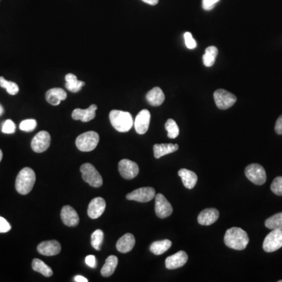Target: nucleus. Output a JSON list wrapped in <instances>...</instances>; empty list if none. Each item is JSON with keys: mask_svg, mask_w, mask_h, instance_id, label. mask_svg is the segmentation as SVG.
<instances>
[{"mask_svg": "<svg viewBox=\"0 0 282 282\" xmlns=\"http://www.w3.org/2000/svg\"><path fill=\"white\" fill-rule=\"evenodd\" d=\"M249 242V236L243 229L231 227L226 230L224 235V243L230 249L244 250Z\"/></svg>", "mask_w": 282, "mask_h": 282, "instance_id": "f257e3e1", "label": "nucleus"}, {"mask_svg": "<svg viewBox=\"0 0 282 282\" xmlns=\"http://www.w3.org/2000/svg\"><path fill=\"white\" fill-rule=\"evenodd\" d=\"M109 119L112 127L120 133L128 132L134 125L132 115L130 112L112 110L110 112Z\"/></svg>", "mask_w": 282, "mask_h": 282, "instance_id": "f03ea898", "label": "nucleus"}, {"mask_svg": "<svg viewBox=\"0 0 282 282\" xmlns=\"http://www.w3.org/2000/svg\"><path fill=\"white\" fill-rule=\"evenodd\" d=\"M35 183V173L31 168L21 169L16 179V190L21 195H27L32 191Z\"/></svg>", "mask_w": 282, "mask_h": 282, "instance_id": "7ed1b4c3", "label": "nucleus"}, {"mask_svg": "<svg viewBox=\"0 0 282 282\" xmlns=\"http://www.w3.org/2000/svg\"><path fill=\"white\" fill-rule=\"evenodd\" d=\"M100 141V137L94 131H89L81 134L77 138L75 144L78 150L83 152H89L97 147Z\"/></svg>", "mask_w": 282, "mask_h": 282, "instance_id": "20e7f679", "label": "nucleus"}, {"mask_svg": "<svg viewBox=\"0 0 282 282\" xmlns=\"http://www.w3.org/2000/svg\"><path fill=\"white\" fill-rule=\"evenodd\" d=\"M82 179L85 182L94 188H99L103 184V179L98 171L93 165L85 163L80 167Z\"/></svg>", "mask_w": 282, "mask_h": 282, "instance_id": "39448f33", "label": "nucleus"}, {"mask_svg": "<svg viewBox=\"0 0 282 282\" xmlns=\"http://www.w3.org/2000/svg\"><path fill=\"white\" fill-rule=\"evenodd\" d=\"M245 176L256 185H263L267 180L265 169L259 164H251L245 168Z\"/></svg>", "mask_w": 282, "mask_h": 282, "instance_id": "423d86ee", "label": "nucleus"}, {"mask_svg": "<svg viewBox=\"0 0 282 282\" xmlns=\"http://www.w3.org/2000/svg\"><path fill=\"white\" fill-rule=\"evenodd\" d=\"M213 97L217 108L221 110H226L231 108L237 101L235 95L223 89H216L214 93Z\"/></svg>", "mask_w": 282, "mask_h": 282, "instance_id": "0eeeda50", "label": "nucleus"}, {"mask_svg": "<svg viewBox=\"0 0 282 282\" xmlns=\"http://www.w3.org/2000/svg\"><path fill=\"white\" fill-rule=\"evenodd\" d=\"M282 247V230H271L267 235L263 244V248L267 253H273Z\"/></svg>", "mask_w": 282, "mask_h": 282, "instance_id": "6e6552de", "label": "nucleus"}, {"mask_svg": "<svg viewBox=\"0 0 282 282\" xmlns=\"http://www.w3.org/2000/svg\"><path fill=\"white\" fill-rule=\"evenodd\" d=\"M155 197V190L153 188H141L134 190L127 195L128 200L136 201L138 203H148Z\"/></svg>", "mask_w": 282, "mask_h": 282, "instance_id": "1a4fd4ad", "label": "nucleus"}, {"mask_svg": "<svg viewBox=\"0 0 282 282\" xmlns=\"http://www.w3.org/2000/svg\"><path fill=\"white\" fill-rule=\"evenodd\" d=\"M50 134L47 131H40L34 137L32 141V150L36 153H43L49 148L50 145Z\"/></svg>", "mask_w": 282, "mask_h": 282, "instance_id": "9d476101", "label": "nucleus"}, {"mask_svg": "<svg viewBox=\"0 0 282 282\" xmlns=\"http://www.w3.org/2000/svg\"><path fill=\"white\" fill-rule=\"evenodd\" d=\"M119 171L123 178L132 180L139 173V166L131 160L123 159L119 162Z\"/></svg>", "mask_w": 282, "mask_h": 282, "instance_id": "9b49d317", "label": "nucleus"}, {"mask_svg": "<svg viewBox=\"0 0 282 282\" xmlns=\"http://www.w3.org/2000/svg\"><path fill=\"white\" fill-rule=\"evenodd\" d=\"M155 213L161 219H165L173 213V207L162 194L155 195Z\"/></svg>", "mask_w": 282, "mask_h": 282, "instance_id": "f8f14e48", "label": "nucleus"}, {"mask_svg": "<svg viewBox=\"0 0 282 282\" xmlns=\"http://www.w3.org/2000/svg\"><path fill=\"white\" fill-rule=\"evenodd\" d=\"M150 122V113L148 110L143 109L138 113L134 122V127L138 134H146Z\"/></svg>", "mask_w": 282, "mask_h": 282, "instance_id": "ddd939ff", "label": "nucleus"}, {"mask_svg": "<svg viewBox=\"0 0 282 282\" xmlns=\"http://www.w3.org/2000/svg\"><path fill=\"white\" fill-rule=\"evenodd\" d=\"M37 250L43 256H52L59 254L62 250L61 244L58 241H45L37 246Z\"/></svg>", "mask_w": 282, "mask_h": 282, "instance_id": "4468645a", "label": "nucleus"}, {"mask_svg": "<svg viewBox=\"0 0 282 282\" xmlns=\"http://www.w3.org/2000/svg\"><path fill=\"white\" fill-rule=\"evenodd\" d=\"M188 260V254L184 251H180L178 253H175L166 258L165 268L169 270L177 269L185 265Z\"/></svg>", "mask_w": 282, "mask_h": 282, "instance_id": "2eb2a0df", "label": "nucleus"}, {"mask_svg": "<svg viewBox=\"0 0 282 282\" xmlns=\"http://www.w3.org/2000/svg\"><path fill=\"white\" fill-rule=\"evenodd\" d=\"M106 209V202L103 198L93 199L88 206V215L91 219H97L104 213Z\"/></svg>", "mask_w": 282, "mask_h": 282, "instance_id": "dca6fc26", "label": "nucleus"}, {"mask_svg": "<svg viewBox=\"0 0 282 282\" xmlns=\"http://www.w3.org/2000/svg\"><path fill=\"white\" fill-rule=\"evenodd\" d=\"M97 110V106L96 104H92L86 109H80V108L74 109L71 116L74 120H80L83 123H87L94 119Z\"/></svg>", "mask_w": 282, "mask_h": 282, "instance_id": "f3484780", "label": "nucleus"}, {"mask_svg": "<svg viewBox=\"0 0 282 282\" xmlns=\"http://www.w3.org/2000/svg\"><path fill=\"white\" fill-rule=\"evenodd\" d=\"M61 216L63 223L66 226H76L79 223V217L77 212L70 206H64L61 212Z\"/></svg>", "mask_w": 282, "mask_h": 282, "instance_id": "a211bd4d", "label": "nucleus"}, {"mask_svg": "<svg viewBox=\"0 0 282 282\" xmlns=\"http://www.w3.org/2000/svg\"><path fill=\"white\" fill-rule=\"evenodd\" d=\"M219 212L215 209H206L199 213L198 222L199 224L210 226L219 219Z\"/></svg>", "mask_w": 282, "mask_h": 282, "instance_id": "6ab92c4d", "label": "nucleus"}, {"mask_svg": "<svg viewBox=\"0 0 282 282\" xmlns=\"http://www.w3.org/2000/svg\"><path fill=\"white\" fill-rule=\"evenodd\" d=\"M67 98V93L62 88H53L46 93V100L51 105L58 106Z\"/></svg>", "mask_w": 282, "mask_h": 282, "instance_id": "aec40b11", "label": "nucleus"}, {"mask_svg": "<svg viewBox=\"0 0 282 282\" xmlns=\"http://www.w3.org/2000/svg\"><path fill=\"white\" fill-rule=\"evenodd\" d=\"M135 243L134 236L132 234H126L119 238L116 244V248L119 253H127L133 250Z\"/></svg>", "mask_w": 282, "mask_h": 282, "instance_id": "412c9836", "label": "nucleus"}, {"mask_svg": "<svg viewBox=\"0 0 282 282\" xmlns=\"http://www.w3.org/2000/svg\"><path fill=\"white\" fill-rule=\"evenodd\" d=\"M178 175L182 179L184 187L188 189H193L198 182V176L192 171L187 169H181L179 170Z\"/></svg>", "mask_w": 282, "mask_h": 282, "instance_id": "4be33fe9", "label": "nucleus"}, {"mask_svg": "<svg viewBox=\"0 0 282 282\" xmlns=\"http://www.w3.org/2000/svg\"><path fill=\"white\" fill-rule=\"evenodd\" d=\"M146 100L150 105L158 107L163 104L165 94L159 87H154L147 93Z\"/></svg>", "mask_w": 282, "mask_h": 282, "instance_id": "5701e85b", "label": "nucleus"}, {"mask_svg": "<svg viewBox=\"0 0 282 282\" xmlns=\"http://www.w3.org/2000/svg\"><path fill=\"white\" fill-rule=\"evenodd\" d=\"M65 81H66L65 87L69 89V91L72 92V93H77V92L80 91L82 86L85 85V82L83 81H80L77 78L76 75H74V74H71V73L66 74Z\"/></svg>", "mask_w": 282, "mask_h": 282, "instance_id": "b1692460", "label": "nucleus"}, {"mask_svg": "<svg viewBox=\"0 0 282 282\" xmlns=\"http://www.w3.org/2000/svg\"><path fill=\"white\" fill-rule=\"evenodd\" d=\"M154 154L156 158H160L162 156L175 152L178 150V144L173 143H162V144L154 145Z\"/></svg>", "mask_w": 282, "mask_h": 282, "instance_id": "393cba45", "label": "nucleus"}, {"mask_svg": "<svg viewBox=\"0 0 282 282\" xmlns=\"http://www.w3.org/2000/svg\"><path fill=\"white\" fill-rule=\"evenodd\" d=\"M171 246H172V241L170 240H162V241L153 242L150 245V250L153 254L159 256V255L163 254L166 251L169 250Z\"/></svg>", "mask_w": 282, "mask_h": 282, "instance_id": "a878e982", "label": "nucleus"}, {"mask_svg": "<svg viewBox=\"0 0 282 282\" xmlns=\"http://www.w3.org/2000/svg\"><path fill=\"white\" fill-rule=\"evenodd\" d=\"M118 263H119V260H118L117 256H108L106 260L105 264L103 266L102 269L100 271L102 276L110 277L113 275L115 269L117 268Z\"/></svg>", "mask_w": 282, "mask_h": 282, "instance_id": "bb28decb", "label": "nucleus"}, {"mask_svg": "<svg viewBox=\"0 0 282 282\" xmlns=\"http://www.w3.org/2000/svg\"><path fill=\"white\" fill-rule=\"evenodd\" d=\"M32 269L36 272L42 274L45 277H51L53 275V271L51 268L39 259H34L32 264Z\"/></svg>", "mask_w": 282, "mask_h": 282, "instance_id": "cd10ccee", "label": "nucleus"}, {"mask_svg": "<svg viewBox=\"0 0 282 282\" xmlns=\"http://www.w3.org/2000/svg\"><path fill=\"white\" fill-rule=\"evenodd\" d=\"M218 49L214 46L206 48V53L203 57V63L206 67H211L215 63V58L217 56Z\"/></svg>", "mask_w": 282, "mask_h": 282, "instance_id": "c85d7f7f", "label": "nucleus"}, {"mask_svg": "<svg viewBox=\"0 0 282 282\" xmlns=\"http://www.w3.org/2000/svg\"><path fill=\"white\" fill-rule=\"evenodd\" d=\"M265 226L271 230H282V212L275 214L265 221Z\"/></svg>", "mask_w": 282, "mask_h": 282, "instance_id": "c756f323", "label": "nucleus"}, {"mask_svg": "<svg viewBox=\"0 0 282 282\" xmlns=\"http://www.w3.org/2000/svg\"><path fill=\"white\" fill-rule=\"evenodd\" d=\"M165 130H167L168 138L170 139H175L178 137L180 134L178 126L173 119H168L165 125Z\"/></svg>", "mask_w": 282, "mask_h": 282, "instance_id": "7c9ffc66", "label": "nucleus"}, {"mask_svg": "<svg viewBox=\"0 0 282 282\" xmlns=\"http://www.w3.org/2000/svg\"><path fill=\"white\" fill-rule=\"evenodd\" d=\"M0 86L6 89L9 94L16 95L19 92V86L17 83L5 79L4 77H0Z\"/></svg>", "mask_w": 282, "mask_h": 282, "instance_id": "2f4dec72", "label": "nucleus"}, {"mask_svg": "<svg viewBox=\"0 0 282 282\" xmlns=\"http://www.w3.org/2000/svg\"><path fill=\"white\" fill-rule=\"evenodd\" d=\"M103 241H104V233L102 230H95L94 232L91 235V245L96 250L99 251L101 249V245H102Z\"/></svg>", "mask_w": 282, "mask_h": 282, "instance_id": "473e14b6", "label": "nucleus"}, {"mask_svg": "<svg viewBox=\"0 0 282 282\" xmlns=\"http://www.w3.org/2000/svg\"><path fill=\"white\" fill-rule=\"evenodd\" d=\"M37 127V122L35 119H26L21 122L20 130L24 132H32Z\"/></svg>", "mask_w": 282, "mask_h": 282, "instance_id": "72a5a7b5", "label": "nucleus"}, {"mask_svg": "<svg viewBox=\"0 0 282 282\" xmlns=\"http://www.w3.org/2000/svg\"><path fill=\"white\" fill-rule=\"evenodd\" d=\"M271 191L279 196H282V176H279L274 180L271 186Z\"/></svg>", "mask_w": 282, "mask_h": 282, "instance_id": "f704fd0d", "label": "nucleus"}, {"mask_svg": "<svg viewBox=\"0 0 282 282\" xmlns=\"http://www.w3.org/2000/svg\"><path fill=\"white\" fill-rule=\"evenodd\" d=\"M15 130H16V126L13 121L10 119L5 121L2 127V132L3 134H12L15 133Z\"/></svg>", "mask_w": 282, "mask_h": 282, "instance_id": "c9c22d12", "label": "nucleus"}, {"mask_svg": "<svg viewBox=\"0 0 282 282\" xmlns=\"http://www.w3.org/2000/svg\"><path fill=\"white\" fill-rule=\"evenodd\" d=\"M184 40H185V44L190 50H193L197 47V43L195 41L193 36L191 35V32H185L184 33Z\"/></svg>", "mask_w": 282, "mask_h": 282, "instance_id": "e433bc0d", "label": "nucleus"}, {"mask_svg": "<svg viewBox=\"0 0 282 282\" xmlns=\"http://www.w3.org/2000/svg\"><path fill=\"white\" fill-rule=\"evenodd\" d=\"M11 229V226L5 218L0 216V233H6Z\"/></svg>", "mask_w": 282, "mask_h": 282, "instance_id": "4c0bfd02", "label": "nucleus"}, {"mask_svg": "<svg viewBox=\"0 0 282 282\" xmlns=\"http://www.w3.org/2000/svg\"><path fill=\"white\" fill-rule=\"evenodd\" d=\"M219 0H203V7L205 10H211L215 7Z\"/></svg>", "mask_w": 282, "mask_h": 282, "instance_id": "58836bf2", "label": "nucleus"}, {"mask_svg": "<svg viewBox=\"0 0 282 282\" xmlns=\"http://www.w3.org/2000/svg\"><path fill=\"white\" fill-rule=\"evenodd\" d=\"M85 264L89 266V268H95L97 265V261H96V257L93 255L85 257Z\"/></svg>", "mask_w": 282, "mask_h": 282, "instance_id": "ea45409f", "label": "nucleus"}, {"mask_svg": "<svg viewBox=\"0 0 282 282\" xmlns=\"http://www.w3.org/2000/svg\"><path fill=\"white\" fill-rule=\"evenodd\" d=\"M275 131L279 135H282V115L277 120L275 124Z\"/></svg>", "mask_w": 282, "mask_h": 282, "instance_id": "a19ab883", "label": "nucleus"}, {"mask_svg": "<svg viewBox=\"0 0 282 282\" xmlns=\"http://www.w3.org/2000/svg\"><path fill=\"white\" fill-rule=\"evenodd\" d=\"M74 282H88V279L84 278L83 276L78 275V276L74 277Z\"/></svg>", "mask_w": 282, "mask_h": 282, "instance_id": "79ce46f5", "label": "nucleus"}, {"mask_svg": "<svg viewBox=\"0 0 282 282\" xmlns=\"http://www.w3.org/2000/svg\"><path fill=\"white\" fill-rule=\"evenodd\" d=\"M142 1L149 4V5H151V6H155L158 3L159 0H142Z\"/></svg>", "mask_w": 282, "mask_h": 282, "instance_id": "37998d69", "label": "nucleus"}, {"mask_svg": "<svg viewBox=\"0 0 282 282\" xmlns=\"http://www.w3.org/2000/svg\"><path fill=\"white\" fill-rule=\"evenodd\" d=\"M3 112H4L3 107H2V106L1 105V104H0V116H1V115H2V114H3Z\"/></svg>", "mask_w": 282, "mask_h": 282, "instance_id": "c03bdc74", "label": "nucleus"}, {"mask_svg": "<svg viewBox=\"0 0 282 282\" xmlns=\"http://www.w3.org/2000/svg\"><path fill=\"white\" fill-rule=\"evenodd\" d=\"M2 158V150H0V162H1V160Z\"/></svg>", "mask_w": 282, "mask_h": 282, "instance_id": "a18cd8bd", "label": "nucleus"}, {"mask_svg": "<svg viewBox=\"0 0 282 282\" xmlns=\"http://www.w3.org/2000/svg\"><path fill=\"white\" fill-rule=\"evenodd\" d=\"M279 282H282V280L279 281Z\"/></svg>", "mask_w": 282, "mask_h": 282, "instance_id": "49530a36", "label": "nucleus"}]
</instances>
